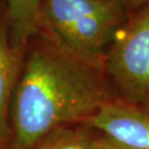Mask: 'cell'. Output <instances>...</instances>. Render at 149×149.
<instances>
[{
  "label": "cell",
  "instance_id": "cell-1",
  "mask_svg": "<svg viewBox=\"0 0 149 149\" xmlns=\"http://www.w3.org/2000/svg\"><path fill=\"white\" fill-rule=\"evenodd\" d=\"M115 95L104 69L60 47L33 50L12 98V147L34 149L54 132L85 125Z\"/></svg>",
  "mask_w": 149,
  "mask_h": 149
},
{
  "label": "cell",
  "instance_id": "cell-10",
  "mask_svg": "<svg viewBox=\"0 0 149 149\" xmlns=\"http://www.w3.org/2000/svg\"><path fill=\"white\" fill-rule=\"evenodd\" d=\"M3 143L5 141H0V149H5L3 148Z\"/></svg>",
  "mask_w": 149,
  "mask_h": 149
},
{
  "label": "cell",
  "instance_id": "cell-2",
  "mask_svg": "<svg viewBox=\"0 0 149 149\" xmlns=\"http://www.w3.org/2000/svg\"><path fill=\"white\" fill-rule=\"evenodd\" d=\"M129 13L124 0H43L42 23L61 49L104 69L107 50Z\"/></svg>",
  "mask_w": 149,
  "mask_h": 149
},
{
  "label": "cell",
  "instance_id": "cell-9",
  "mask_svg": "<svg viewBox=\"0 0 149 149\" xmlns=\"http://www.w3.org/2000/svg\"><path fill=\"white\" fill-rule=\"evenodd\" d=\"M124 2L126 3L129 11L132 12V11L140 8L141 6L149 3V0H124Z\"/></svg>",
  "mask_w": 149,
  "mask_h": 149
},
{
  "label": "cell",
  "instance_id": "cell-4",
  "mask_svg": "<svg viewBox=\"0 0 149 149\" xmlns=\"http://www.w3.org/2000/svg\"><path fill=\"white\" fill-rule=\"evenodd\" d=\"M84 126L132 149H149V102L114 96Z\"/></svg>",
  "mask_w": 149,
  "mask_h": 149
},
{
  "label": "cell",
  "instance_id": "cell-11",
  "mask_svg": "<svg viewBox=\"0 0 149 149\" xmlns=\"http://www.w3.org/2000/svg\"><path fill=\"white\" fill-rule=\"evenodd\" d=\"M11 149H19V148H15V147H12V148H11Z\"/></svg>",
  "mask_w": 149,
  "mask_h": 149
},
{
  "label": "cell",
  "instance_id": "cell-3",
  "mask_svg": "<svg viewBox=\"0 0 149 149\" xmlns=\"http://www.w3.org/2000/svg\"><path fill=\"white\" fill-rule=\"evenodd\" d=\"M104 70L116 96L149 102V3L132 11L118 29Z\"/></svg>",
  "mask_w": 149,
  "mask_h": 149
},
{
  "label": "cell",
  "instance_id": "cell-7",
  "mask_svg": "<svg viewBox=\"0 0 149 149\" xmlns=\"http://www.w3.org/2000/svg\"><path fill=\"white\" fill-rule=\"evenodd\" d=\"M94 132L84 125L54 132L34 149H92Z\"/></svg>",
  "mask_w": 149,
  "mask_h": 149
},
{
  "label": "cell",
  "instance_id": "cell-8",
  "mask_svg": "<svg viewBox=\"0 0 149 149\" xmlns=\"http://www.w3.org/2000/svg\"><path fill=\"white\" fill-rule=\"evenodd\" d=\"M92 149H132L124 146L122 144H118L112 139L107 138L103 135H100L94 132L93 140H92Z\"/></svg>",
  "mask_w": 149,
  "mask_h": 149
},
{
  "label": "cell",
  "instance_id": "cell-5",
  "mask_svg": "<svg viewBox=\"0 0 149 149\" xmlns=\"http://www.w3.org/2000/svg\"><path fill=\"white\" fill-rule=\"evenodd\" d=\"M19 53L11 43L7 28L0 22V141H5L9 132L8 114L18 84Z\"/></svg>",
  "mask_w": 149,
  "mask_h": 149
},
{
  "label": "cell",
  "instance_id": "cell-6",
  "mask_svg": "<svg viewBox=\"0 0 149 149\" xmlns=\"http://www.w3.org/2000/svg\"><path fill=\"white\" fill-rule=\"evenodd\" d=\"M12 45L20 51L42 24L43 0H6Z\"/></svg>",
  "mask_w": 149,
  "mask_h": 149
}]
</instances>
